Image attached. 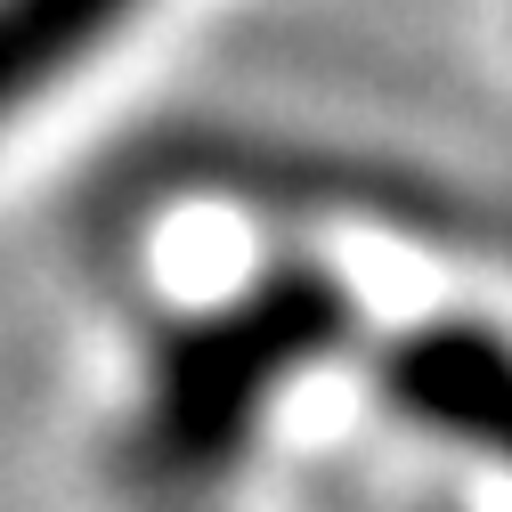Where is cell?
Masks as SVG:
<instances>
[{
    "instance_id": "1",
    "label": "cell",
    "mask_w": 512,
    "mask_h": 512,
    "mask_svg": "<svg viewBox=\"0 0 512 512\" xmlns=\"http://www.w3.org/2000/svg\"><path fill=\"white\" fill-rule=\"evenodd\" d=\"M342 309L326 285H269L261 301L228 309L220 326H204L196 342L171 350V374H163V447L187 464H212L252 431L269 391H285V374L309 366L317 350L334 342Z\"/></svg>"
},
{
    "instance_id": "2",
    "label": "cell",
    "mask_w": 512,
    "mask_h": 512,
    "mask_svg": "<svg viewBox=\"0 0 512 512\" xmlns=\"http://www.w3.org/2000/svg\"><path fill=\"white\" fill-rule=\"evenodd\" d=\"M391 399L423 415L431 431H480L496 439L512 423V342L480 326H431L391 358Z\"/></svg>"
},
{
    "instance_id": "3",
    "label": "cell",
    "mask_w": 512,
    "mask_h": 512,
    "mask_svg": "<svg viewBox=\"0 0 512 512\" xmlns=\"http://www.w3.org/2000/svg\"><path fill=\"white\" fill-rule=\"evenodd\" d=\"M147 9V0H0V131Z\"/></svg>"
},
{
    "instance_id": "4",
    "label": "cell",
    "mask_w": 512,
    "mask_h": 512,
    "mask_svg": "<svg viewBox=\"0 0 512 512\" xmlns=\"http://www.w3.org/2000/svg\"><path fill=\"white\" fill-rule=\"evenodd\" d=\"M496 447H504V456H512V423H504V431H496Z\"/></svg>"
}]
</instances>
